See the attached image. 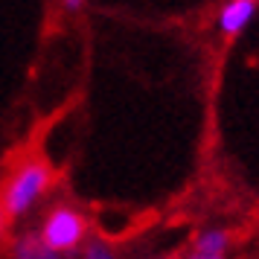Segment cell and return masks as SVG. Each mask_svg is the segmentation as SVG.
Instances as JSON below:
<instances>
[{
  "label": "cell",
  "mask_w": 259,
  "mask_h": 259,
  "mask_svg": "<svg viewBox=\"0 0 259 259\" xmlns=\"http://www.w3.org/2000/svg\"><path fill=\"white\" fill-rule=\"evenodd\" d=\"M184 259H227V256H204V253H192V250H189Z\"/></svg>",
  "instance_id": "9c48e42d"
},
{
  "label": "cell",
  "mask_w": 259,
  "mask_h": 259,
  "mask_svg": "<svg viewBox=\"0 0 259 259\" xmlns=\"http://www.w3.org/2000/svg\"><path fill=\"white\" fill-rule=\"evenodd\" d=\"M9 253H12V259H64L59 250H53L38 233H21L12 242Z\"/></svg>",
  "instance_id": "5b68a950"
},
{
  "label": "cell",
  "mask_w": 259,
  "mask_h": 259,
  "mask_svg": "<svg viewBox=\"0 0 259 259\" xmlns=\"http://www.w3.org/2000/svg\"><path fill=\"white\" fill-rule=\"evenodd\" d=\"M79 259H119L117 250L111 247V242L99 239V236H88V242L79 250Z\"/></svg>",
  "instance_id": "8992f818"
},
{
  "label": "cell",
  "mask_w": 259,
  "mask_h": 259,
  "mask_svg": "<svg viewBox=\"0 0 259 259\" xmlns=\"http://www.w3.org/2000/svg\"><path fill=\"white\" fill-rule=\"evenodd\" d=\"M160 259H175V256H160Z\"/></svg>",
  "instance_id": "30bf717a"
},
{
  "label": "cell",
  "mask_w": 259,
  "mask_h": 259,
  "mask_svg": "<svg viewBox=\"0 0 259 259\" xmlns=\"http://www.w3.org/2000/svg\"><path fill=\"white\" fill-rule=\"evenodd\" d=\"M259 0H224L219 15H215V26L224 38H239L245 32L250 21L256 18Z\"/></svg>",
  "instance_id": "3957f363"
},
{
  "label": "cell",
  "mask_w": 259,
  "mask_h": 259,
  "mask_svg": "<svg viewBox=\"0 0 259 259\" xmlns=\"http://www.w3.org/2000/svg\"><path fill=\"white\" fill-rule=\"evenodd\" d=\"M53 184V169L44 160H26L12 172L0 192V207L9 219H24Z\"/></svg>",
  "instance_id": "6da1fadb"
},
{
  "label": "cell",
  "mask_w": 259,
  "mask_h": 259,
  "mask_svg": "<svg viewBox=\"0 0 259 259\" xmlns=\"http://www.w3.org/2000/svg\"><path fill=\"white\" fill-rule=\"evenodd\" d=\"M38 236L53 250H59L61 256H67V253L82 250V245L88 242V219H84L82 210H76L70 204H56L44 215Z\"/></svg>",
  "instance_id": "7a4b0ae2"
},
{
  "label": "cell",
  "mask_w": 259,
  "mask_h": 259,
  "mask_svg": "<svg viewBox=\"0 0 259 259\" xmlns=\"http://www.w3.org/2000/svg\"><path fill=\"white\" fill-rule=\"evenodd\" d=\"M3 236H6V210L0 207V242H3Z\"/></svg>",
  "instance_id": "ba28073f"
},
{
  "label": "cell",
  "mask_w": 259,
  "mask_h": 259,
  "mask_svg": "<svg viewBox=\"0 0 259 259\" xmlns=\"http://www.w3.org/2000/svg\"><path fill=\"white\" fill-rule=\"evenodd\" d=\"M84 6H88V0H61V9H64L67 15L84 12Z\"/></svg>",
  "instance_id": "52a82bcc"
},
{
  "label": "cell",
  "mask_w": 259,
  "mask_h": 259,
  "mask_svg": "<svg viewBox=\"0 0 259 259\" xmlns=\"http://www.w3.org/2000/svg\"><path fill=\"white\" fill-rule=\"evenodd\" d=\"M233 236L227 227L210 224V227H201L198 233L192 236V253H204V256H227Z\"/></svg>",
  "instance_id": "277c9868"
}]
</instances>
